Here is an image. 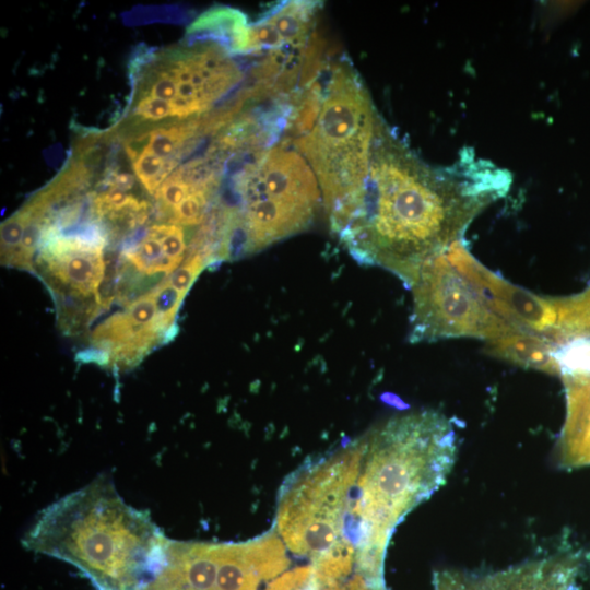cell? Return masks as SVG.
<instances>
[{
    "instance_id": "e0dca14e",
    "label": "cell",
    "mask_w": 590,
    "mask_h": 590,
    "mask_svg": "<svg viewBox=\"0 0 590 590\" xmlns=\"http://www.w3.org/2000/svg\"><path fill=\"white\" fill-rule=\"evenodd\" d=\"M435 590H473L471 574L460 570H441L434 576Z\"/></svg>"
},
{
    "instance_id": "8fae6325",
    "label": "cell",
    "mask_w": 590,
    "mask_h": 590,
    "mask_svg": "<svg viewBox=\"0 0 590 590\" xmlns=\"http://www.w3.org/2000/svg\"><path fill=\"white\" fill-rule=\"evenodd\" d=\"M186 39L214 42L234 57L249 56L250 22L235 8L212 7L189 25Z\"/></svg>"
},
{
    "instance_id": "5b68a950",
    "label": "cell",
    "mask_w": 590,
    "mask_h": 590,
    "mask_svg": "<svg viewBox=\"0 0 590 590\" xmlns=\"http://www.w3.org/2000/svg\"><path fill=\"white\" fill-rule=\"evenodd\" d=\"M410 288L411 342L450 338L488 342L521 329L499 316L445 252L422 264Z\"/></svg>"
},
{
    "instance_id": "8992f818",
    "label": "cell",
    "mask_w": 590,
    "mask_h": 590,
    "mask_svg": "<svg viewBox=\"0 0 590 590\" xmlns=\"http://www.w3.org/2000/svg\"><path fill=\"white\" fill-rule=\"evenodd\" d=\"M206 590H262L290 567L286 546L274 528L244 542H209Z\"/></svg>"
},
{
    "instance_id": "6da1fadb",
    "label": "cell",
    "mask_w": 590,
    "mask_h": 590,
    "mask_svg": "<svg viewBox=\"0 0 590 590\" xmlns=\"http://www.w3.org/2000/svg\"><path fill=\"white\" fill-rule=\"evenodd\" d=\"M510 182L471 149L450 166H430L381 120L366 181L331 231L359 263L386 268L411 287L422 264L461 240Z\"/></svg>"
},
{
    "instance_id": "277c9868",
    "label": "cell",
    "mask_w": 590,
    "mask_h": 590,
    "mask_svg": "<svg viewBox=\"0 0 590 590\" xmlns=\"http://www.w3.org/2000/svg\"><path fill=\"white\" fill-rule=\"evenodd\" d=\"M320 80L315 114L305 129L287 140L311 167L330 222L361 192L382 119L345 57L327 60Z\"/></svg>"
},
{
    "instance_id": "d6986e66",
    "label": "cell",
    "mask_w": 590,
    "mask_h": 590,
    "mask_svg": "<svg viewBox=\"0 0 590 590\" xmlns=\"http://www.w3.org/2000/svg\"><path fill=\"white\" fill-rule=\"evenodd\" d=\"M546 309H547V297H546ZM548 312V311H547ZM547 323H548V319H547ZM547 330V329H546ZM546 333V332H545ZM545 338V335H544Z\"/></svg>"
},
{
    "instance_id": "3957f363",
    "label": "cell",
    "mask_w": 590,
    "mask_h": 590,
    "mask_svg": "<svg viewBox=\"0 0 590 590\" xmlns=\"http://www.w3.org/2000/svg\"><path fill=\"white\" fill-rule=\"evenodd\" d=\"M22 543L76 566L97 590H143L165 563L168 539L102 475L43 510Z\"/></svg>"
},
{
    "instance_id": "ba28073f",
    "label": "cell",
    "mask_w": 590,
    "mask_h": 590,
    "mask_svg": "<svg viewBox=\"0 0 590 590\" xmlns=\"http://www.w3.org/2000/svg\"><path fill=\"white\" fill-rule=\"evenodd\" d=\"M168 333L151 290L99 323L91 334V343L106 351L113 364L126 367L135 364Z\"/></svg>"
},
{
    "instance_id": "9c48e42d",
    "label": "cell",
    "mask_w": 590,
    "mask_h": 590,
    "mask_svg": "<svg viewBox=\"0 0 590 590\" xmlns=\"http://www.w3.org/2000/svg\"><path fill=\"white\" fill-rule=\"evenodd\" d=\"M319 9L318 1L291 0L274 4L250 22L251 52H307L321 40L316 32Z\"/></svg>"
},
{
    "instance_id": "7a4b0ae2",
    "label": "cell",
    "mask_w": 590,
    "mask_h": 590,
    "mask_svg": "<svg viewBox=\"0 0 590 590\" xmlns=\"http://www.w3.org/2000/svg\"><path fill=\"white\" fill-rule=\"evenodd\" d=\"M456 449L450 421L423 411L391 418L329 452L341 547L357 567L382 571L393 530L445 483Z\"/></svg>"
},
{
    "instance_id": "30bf717a",
    "label": "cell",
    "mask_w": 590,
    "mask_h": 590,
    "mask_svg": "<svg viewBox=\"0 0 590 590\" xmlns=\"http://www.w3.org/2000/svg\"><path fill=\"white\" fill-rule=\"evenodd\" d=\"M577 566L567 557L531 560L504 570L473 574V590H576Z\"/></svg>"
},
{
    "instance_id": "ac0fdd59",
    "label": "cell",
    "mask_w": 590,
    "mask_h": 590,
    "mask_svg": "<svg viewBox=\"0 0 590 590\" xmlns=\"http://www.w3.org/2000/svg\"><path fill=\"white\" fill-rule=\"evenodd\" d=\"M545 311H546V297H545ZM546 319H547V312H546ZM545 329H546V327H545ZM543 337H544V334H543Z\"/></svg>"
},
{
    "instance_id": "5bb4252c",
    "label": "cell",
    "mask_w": 590,
    "mask_h": 590,
    "mask_svg": "<svg viewBox=\"0 0 590 590\" xmlns=\"http://www.w3.org/2000/svg\"><path fill=\"white\" fill-rule=\"evenodd\" d=\"M25 224L26 214L22 208L1 224L2 264L13 267L21 245Z\"/></svg>"
},
{
    "instance_id": "9a60e30c",
    "label": "cell",
    "mask_w": 590,
    "mask_h": 590,
    "mask_svg": "<svg viewBox=\"0 0 590 590\" xmlns=\"http://www.w3.org/2000/svg\"><path fill=\"white\" fill-rule=\"evenodd\" d=\"M157 315L164 327L170 331L185 297L166 278L153 288Z\"/></svg>"
},
{
    "instance_id": "7c38bea8",
    "label": "cell",
    "mask_w": 590,
    "mask_h": 590,
    "mask_svg": "<svg viewBox=\"0 0 590 590\" xmlns=\"http://www.w3.org/2000/svg\"><path fill=\"white\" fill-rule=\"evenodd\" d=\"M485 349L489 355L521 367L558 375L555 343L524 329L488 341Z\"/></svg>"
},
{
    "instance_id": "2e32d148",
    "label": "cell",
    "mask_w": 590,
    "mask_h": 590,
    "mask_svg": "<svg viewBox=\"0 0 590 590\" xmlns=\"http://www.w3.org/2000/svg\"><path fill=\"white\" fill-rule=\"evenodd\" d=\"M210 261L202 253H188L187 259L167 279L177 291L186 296L199 273Z\"/></svg>"
},
{
    "instance_id": "4fadbf2b",
    "label": "cell",
    "mask_w": 590,
    "mask_h": 590,
    "mask_svg": "<svg viewBox=\"0 0 590 590\" xmlns=\"http://www.w3.org/2000/svg\"><path fill=\"white\" fill-rule=\"evenodd\" d=\"M122 260L144 275L170 274L178 267L166 256L156 234L149 226L121 252Z\"/></svg>"
},
{
    "instance_id": "52a82bcc",
    "label": "cell",
    "mask_w": 590,
    "mask_h": 590,
    "mask_svg": "<svg viewBox=\"0 0 590 590\" xmlns=\"http://www.w3.org/2000/svg\"><path fill=\"white\" fill-rule=\"evenodd\" d=\"M556 358L566 392L559 462L565 468L590 465V343L566 342L557 349Z\"/></svg>"
}]
</instances>
